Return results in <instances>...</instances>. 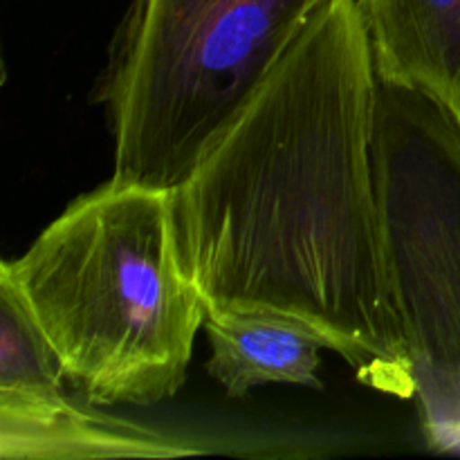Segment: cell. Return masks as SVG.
<instances>
[{"instance_id": "obj_1", "label": "cell", "mask_w": 460, "mask_h": 460, "mask_svg": "<svg viewBox=\"0 0 460 460\" xmlns=\"http://www.w3.org/2000/svg\"><path fill=\"white\" fill-rule=\"evenodd\" d=\"M376 58L359 0H326L171 189L207 317L286 319L377 394L416 398L373 162Z\"/></svg>"}, {"instance_id": "obj_2", "label": "cell", "mask_w": 460, "mask_h": 460, "mask_svg": "<svg viewBox=\"0 0 460 460\" xmlns=\"http://www.w3.org/2000/svg\"><path fill=\"white\" fill-rule=\"evenodd\" d=\"M9 279L90 404H157L182 389L202 296L184 265L171 189L108 182L76 198Z\"/></svg>"}, {"instance_id": "obj_3", "label": "cell", "mask_w": 460, "mask_h": 460, "mask_svg": "<svg viewBox=\"0 0 460 460\" xmlns=\"http://www.w3.org/2000/svg\"><path fill=\"white\" fill-rule=\"evenodd\" d=\"M326 0H135L108 79L112 182L175 189Z\"/></svg>"}, {"instance_id": "obj_4", "label": "cell", "mask_w": 460, "mask_h": 460, "mask_svg": "<svg viewBox=\"0 0 460 460\" xmlns=\"http://www.w3.org/2000/svg\"><path fill=\"white\" fill-rule=\"evenodd\" d=\"M373 162L422 431L460 449V121L380 81Z\"/></svg>"}, {"instance_id": "obj_5", "label": "cell", "mask_w": 460, "mask_h": 460, "mask_svg": "<svg viewBox=\"0 0 460 460\" xmlns=\"http://www.w3.org/2000/svg\"><path fill=\"white\" fill-rule=\"evenodd\" d=\"M66 373L21 295L0 274V456L39 460L182 458L198 445L81 407L63 391Z\"/></svg>"}, {"instance_id": "obj_6", "label": "cell", "mask_w": 460, "mask_h": 460, "mask_svg": "<svg viewBox=\"0 0 460 460\" xmlns=\"http://www.w3.org/2000/svg\"><path fill=\"white\" fill-rule=\"evenodd\" d=\"M377 79L416 90L460 121V0H359Z\"/></svg>"}, {"instance_id": "obj_7", "label": "cell", "mask_w": 460, "mask_h": 460, "mask_svg": "<svg viewBox=\"0 0 460 460\" xmlns=\"http://www.w3.org/2000/svg\"><path fill=\"white\" fill-rule=\"evenodd\" d=\"M211 377L229 398L261 385H299L322 391L319 340L295 323L268 314H223L205 319Z\"/></svg>"}]
</instances>
